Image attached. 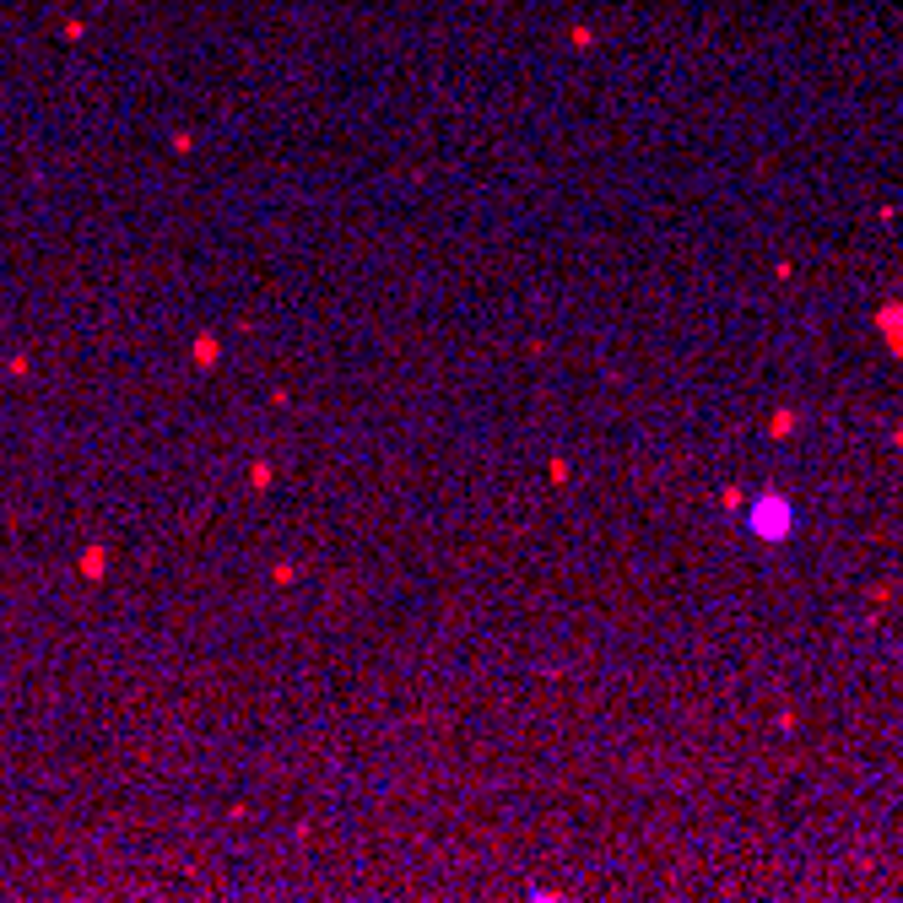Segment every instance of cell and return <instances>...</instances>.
<instances>
[{
	"mask_svg": "<svg viewBox=\"0 0 903 903\" xmlns=\"http://www.w3.org/2000/svg\"><path fill=\"white\" fill-rule=\"evenodd\" d=\"M747 525H752V536H763V541H785L795 530V514H790L785 498H758L752 514H747Z\"/></svg>",
	"mask_w": 903,
	"mask_h": 903,
	"instance_id": "cell-1",
	"label": "cell"
}]
</instances>
